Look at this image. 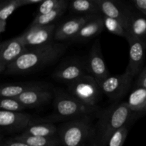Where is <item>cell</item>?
<instances>
[{
  "instance_id": "obj_1",
  "label": "cell",
  "mask_w": 146,
  "mask_h": 146,
  "mask_svg": "<svg viewBox=\"0 0 146 146\" xmlns=\"http://www.w3.org/2000/svg\"><path fill=\"white\" fill-rule=\"evenodd\" d=\"M66 48V44L58 42L27 48L21 56L7 67L4 74L21 75L41 69L57 61L64 54Z\"/></svg>"
},
{
  "instance_id": "obj_2",
  "label": "cell",
  "mask_w": 146,
  "mask_h": 146,
  "mask_svg": "<svg viewBox=\"0 0 146 146\" xmlns=\"http://www.w3.org/2000/svg\"><path fill=\"white\" fill-rule=\"evenodd\" d=\"M95 125V139L93 146H106L115 131L138 118L126 102L113 104L104 111H100Z\"/></svg>"
},
{
  "instance_id": "obj_3",
  "label": "cell",
  "mask_w": 146,
  "mask_h": 146,
  "mask_svg": "<svg viewBox=\"0 0 146 146\" xmlns=\"http://www.w3.org/2000/svg\"><path fill=\"white\" fill-rule=\"evenodd\" d=\"M54 106L56 113L36 122L51 123L54 121H70L86 115H98L99 109L83 104L68 92L56 88L54 91Z\"/></svg>"
},
{
  "instance_id": "obj_4",
  "label": "cell",
  "mask_w": 146,
  "mask_h": 146,
  "mask_svg": "<svg viewBox=\"0 0 146 146\" xmlns=\"http://www.w3.org/2000/svg\"><path fill=\"white\" fill-rule=\"evenodd\" d=\"M93 115L67 121L58 127V135L62 146H93L95 125Z\"/></svg>"
},
{
  "instance_id": "obj_5",
  "label": "cell",
  "mask_w": 146,
  "mask_h": 146,
  "mask_svg": "<svg viewBox=\"0 0 146 146\" xmlns=\"http://www.w3.org/2000/svg\"><path fill=\"white\" fill-rule=\"evenodd\" d=\"M67 90L81 103L92 107H97L96 104L103 93L98 81L89 74L68 84Z\"/></svg>"
},
{
  "instance_id": "obj_6",
  "label": "cell",
  "mask_w": 146,
  "mask_h": 146,
  "mask_svg": "<svg viewBox=\"0 0 146 146\" xmlns=\"http://www.w3.org/2000/svg\"><path fill=\"white\" fill-rule=\"evenodd\" d=\"M133 77L129 73L125 72L120 75L109 76L98 83L101 91L113 101L121 99L131 87Z\"/></svg>"
},
{
  "instance_id": "obj_7",
  "label": "cell",
  "mask_w": 146,
  "mask_h": 146,
  "mask_svg": "<svg viewBox=\"0 0 146 146\" xmlns=\"http://www.w3.org/2000/svg\"><path fill=\"white\" fill-rule=\"evenodd\" d=\"M56 24L31 26L20 35L27 48L41 46L54 42Z\"/></svg>"
},
{
  "instance_id": "obj_8",
  "label": "cell",
  "mask_w": 146,
  "mask_h": 146,
  "mask_svg": "<svg viewBox=\"0 0 146 146\" xmlns=\"http://www.w3.org/2000/svg\"><path fill=\"white\" fill-rule=\"evenodd\" d=\"M88 74L86 60L73 59L57 67L52 77L56 81L69 84Z\"/></svg>"
},
{
  "instance_id": "obj_9",
  "label": "cell",
  "mask_w": 146,
  "mask_h": 146,
  "mask_svg": "<svg viewBox=\"0 0 146 146\" xmlns=\"http://www.w3.org/2000/svg\"><path fill=\"white\" fill-rule=\"evenodd\" d=\"M26 48L20 36L3 41L0 45V73H4L7 67L21 56Z\"/></svg>"
},
{
  "instance_id": "obj_10",
  "label": "cell",
  "mask_w": 146,
  "mask_h": 146,
  "mask_svg": "<svg viewBox=\"0 0 146 146\" xmlns=\"http://www.w3.org/2000/svg\"><path fill=\"white\" fill-rule=\"evenodd\" d=\"M31 115L27 113L0 111V127L2 131L7 133L24 132L31 124Z\"/></svg>"
},
{
  "instance_id": "obj_11",
  "label": "cell",
  "mask_w": 146,
  "mask_h": 146,
  "mask_svg": "<svg viewBox=\"0 0 146 146\" xmlns=\"http://www.w3.org/2000/svg\"><path fill=\"white\" fill-rule=\"evenodd\" d=\"M86 66L88 74L96 78L98 83L111 76L103 57L98 40L94 42L90 50L86 59Z\"/></svg>"
},
{
  "instance_id": "obj_12",
  "label": "cell",
  "mask_w": 146,
  "mask_h": 146,
  "mask_svg": "<svg viewBox=\"0 0 146 146\" xmlns=\"http://www.w3.org/2000/svg\"><path fill=\"white\" fill-rule=\"evenodd\" d=\"M96 2L103 16L119 21L126 30L131 4L128 5L114 0H96Z\"/></svg>"
},
{
  "instance_id": "obj_13",
  "label": "cell",
  "mask_w": 146,
  "mask_h": 146,
  "mask_svg": "<svg viewBox=\"0 0 146 146\" xmlns=\"http://www.w3.org/2000/svg\"><path fill=\"white\" fill-rule=\"evenodd\" d=\"M129 44V61L125 71L129 73L133 78L139 75L142 71L145 60L146 44L133 37H127Z\"/></svg>"
},
{
  "instance_id": "obj_14",
  "label": "cell",
  "mask_w": 146,
  "mask_h": 146,
  "mask_svg": "<svg viewBox=\"0 0 146 146\" xmlns=\"http://www.w3.org/2000/svg\"><path fill=\"white\" fill-rule=\"evenodd\" d=\"M96 16V15L81 16L66 20L56 28L54 40L57 41L72 40L79 32L83 26Z\"/></svg>"
},
{
  "instance_id": "obj_15",
  "label": "cell",
  "mask_w": 146,
  "mask_h": 146,
  "mask_svg": "<svg viewBox=\"0 0 146 146\" xmlns=\"http://www.w3.org/2000/svg\"><path fill=\"white\" fill-rule=\"evenodd\" d=\"M54 97V91L48 89L46 85L43 84L41 86L26 91L17 98L27 108H34L45 105Z\"/></svg>"
},
{
  "instance_id": "obj_16",
  "label": "cell",
  "mask_w": 146,
  "mask_h": 146,
  "mask_svg": "<svg viewBox=\"0 0 146 146\" xmlns=\"http://www.w3.org/2000/svg\"><path fill=\"white\" fill-rule=\"evenodd\" d=\"M126 31L127 37L137 38L146 44V17L138 12L132 4Z\"/></svg>"
},
{
  "instance_id": "obj_17",
  "label": "cell",
  "mask_w": 146,
  "mask_h": 146,
  "mask_svg": "<svg viewBox=\"0 0 146 146\" xmlns=\"http://www.w3.org/2000/svg\"><path fill=\"white\" fill-rule=\"evenodd\" d=\"M104 29L105 27L102 15H96L83 26L79 32L73 38L72 41L78 42L88 41L101 34Z\"/></svg>"
},
{
  "instance_id": "obj_18",
  "label": "cell",
  "mask_w": 146,
  "mask_h": 146,
  "mask_svg": "<svg viewBox=\"0 0 146 146\" xmlns=\"http://www.w3.org/2000/svg\"><path fill=\"white\" fill-rule=\"evenodd\" d=\"M41 85L43 84L38 82L4 84L0 86V96L1 98H17L26 91L39 87Z\"/></svg>"
},
{
  "instance_id": "obj_19",
  "label": "cell",
  "mask_w": 146,
  "mask_h": 146,
  "mask_svg": "<svg viewBox=\"0 0 146 146\" xmlns=\"http://www.w3.org/2000/svg\"><path fill=\"white\" fill-rule=\"evenodd\" d=\"M58 128L51 123L36 122L32 120L31 124L22 133L26 135L38 137H51L58 136Z\"/></svg>"
},
{
  "instance_id": "obj_20",
  "label": "cell",
  "mask_w": 146,
  "mask_h": 146,
  "mask_svg": "<svg viewBox=\"0 0 146 146\" xmlns=\"http://www.w3.org/2000/svg\"><path fill=\"white\" fill-rule=\"evenodd\" d=\"M130 109L138 116L146 113V88H135L126 102Z\"/></svg>"
},
{
  "instance_id": "obj_21",
  "label": "cell",
  "mask_w": 146,
  "mask_h": 146,
  "mask_svg": "<svg viewBox=\"0 0 146 146\" xmlns=\"http://www.w3.org/2000/svg\"><path fill=\"white\" fill-rule=\"evenodd\" d=\"M68 8L71 12L82 16L101 14L96 0H74L68 3Z\"/></svg>"
},
{
  "instance_id": "obj_22",
  "label": "cell",
  "mask_w": 146,
  "mask_h": 146,
  "mask_svg": "<svg viewBox=\"0 0 146 146\" xmlns=\"http://www.w3.org/2000/svg\"><path fill=\"white\" fill-rule=\"evenodd\" d=\"M14 139L19 140L30 146H62L59 137H38L26 135L21 133L20 135L14 137Z\"/></svg>"
},
{
  "instance_id": "obj_23",
  "label": "cell",
  "mask_w": 146,
  "mask_h": 146,
  "mask_svg": "<svg viewBox=\"0 0 146 146\" xmlns=\"http://www.w3.org/2000/svg\"><path fill=\"white\" fill-rule=\"evenodd\" d=\"M23 0H9L2 1L0 4V33L6 31L7 21L13 12L19 7H23Z\"/></svg>"
},
{
  "instance_id": "obj_24",
  "label": "cell",
  "mask_w": 146,
  "mask_h": 146,
  "mask_svg": "<svg viewBox=\"0 0 146 146\" xmlns=\"http://www.w3.org/2000/svg\"><path fill=\"white\" fill-rule=\"evenodd\" d=\"M68 3L69 2L47 14H41V15L36 14L34 19L31 22V26H47L53 24L54 21L58 19L66 12L68 7Z\"/></svg>"
},
{
  "instance_id": "obj_25",
  "label": "cell",
  "mask_w": 146,
  "mask_h": 146,
  "mask_svg": "<svg viewBox=\"0 0 146 146\" xmlns=\"http://www.w3.org/2000/svg\"><path fill=\"white\" fill-rule=\"evenodd\" d=\"M102 17L104 27L109 32H111L113 34H115V35L126 38L127 35H128L126 30H125L123 25L119 21L115 19L105 17V16L102 15Z\"/></svg>"
},
{
  "instance_id": "obj_26",
  "label": "cell",
  "mask_w": 146,
  "mask_h": 146,
  "mask_svg": "<svg viewBox=\"0 0 146 146\" xmlns=\"http://www.w3.org/2000/svg\"><path fill=\"white\" fill-rule=\"evenodd\" d=\"M131 123L125 124L123 125L117 131L113 133L108 141V146H123L125 140H126L127 135H128L129 127L131 126Z\"/></svg>"
},
{
  "instance_id": "obj_27",
  "label": "cell",
  "mask_w": 146,
  "mask_h": 146,
  "mask_svg": "<svg viewBox=\"0 0 146 146\" xmlns=\"http://www.w3.org/2000/svg\"><path fill=\"white\" fill-rule=\"evenodd\" d=\"M0 108L1 110L10 112H21L27 108L17 98H1Z\"/></svg>"
},
{
  "instance_id": "obj_28",
  "label": "cell",
  "mask_w": 146,
  "mask_h": 146,
  "mask_svg": "<svg viewBox=\"0 0 146 146\" xmlns=\"http://www.w3.org/2000/svg\"><path fill=\"white\" fill-rule=\"evenodd\" d=\"M68 2V1L67 0H46V1H43V2L38 6L37 15L45 14L51 12V11L59 8L61 6L67 4Z\"/></svg>"
},
{
  "instance_id": "obj_29",
  "label": "cell",
  "mask_w": 146,
  "mask_h": 146,
  "mask_svg": "<svg viewBox=\"0 0 146 146\" xmlns=\"http://www.w3.org/2000/svg\"><path fill=\"white\" fill-rule=\"evenodd\" d=\"M131 3L138 12L146 17V0H133Z\"/></svg>"
},
{
  "instance_id": "obj_30",
  "label": "cell",
  "mask_w": 146,
  "mask_h": 146,
  "mask_svg": "<svg viewBox=\"0 0 146 146\" xmlns=\"http://www.w3.org/2000/svg\"><path fill=\"white\" fill-rule=\"evenodd\" d=\"M135 86V88H146V67L138 75Z\"/></svg>"
},
{
  "instance_id": "obj_31",
  "label": "cell",
  "mask_w": 146,
  "mask_h": 146,
  "mask_svg": "<svg viewBox=\"0 0 146 146\" xmlns=\"http://www.w3.org/2000/svg\"><path fill=\"white\" fill-rule=\"evenodd\" d=\"M0 146H30L28 144L25 143L24 142H22L19 140H16L13 138H10V139L4 141L1 143Z\"/></svg>"
},
{
  "instance_id": "obj_32",
  "label": "cell",
  "mask_w": 146,
  "mask_h": 146,
  "mask_svg": "<svg viewBox=\"0 0 146 146\" xmlns=\"http://www.w3.org/2000/svg\"><path fill=\"white\" fill-rule=\"evenodd\" d=\"M43 2V0H23L24 6L32 5V4H40Z\"/></svg>"
}]
</instances>
